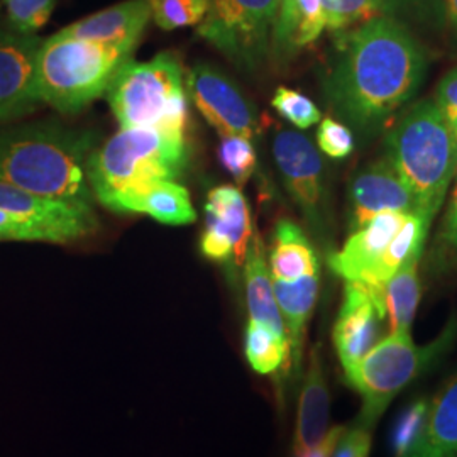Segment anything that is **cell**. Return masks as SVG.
<instances>
[{
    "label": "cell",
    "mask_w": 457,
    "mask_h": 457,
    "mask_svg": "<svg viewBox=\"0 0 457 457\" xmlns=\"http://www.w3.org/2000/svg\"><path fill=\"white\" fill-rule=\"evenodd\" d=\"M351 222L358 228L385 212L417 213L419 204L388 160H378L361 168L349 187Z\"/></svg>",
    "instance_id": "cell-14"
},
{
    "label": "cell",
    "mask_w": 457,
    "mask_h": 457,
    "mask_svg": "<svg viewBox=\"0 0 457 457\" xmlns=\"http://www.w3.org/2000/svg\"><path fill=\"white\" fill-rule=\"evenodd\" d=\"M219 160L237 185H245L256 170V149L245 136H226L219 146Z\"/></svg>",
    "instance_id": "cell-29"
},
{
    "label": "cell",
    "mask_w": 457,
    "mask_h": 457,
    "mask_svg": "<svg viewBox=\"0 0 457 457\" xmlns=\"http://www.w3.org/2000/svg\"><path fill=\"white\" fill-rule=\"evenodd\" d=\"M279 0H209L198 34L241 70L262 65L273 43Z\"/></svg>",
    "instance_id": "cell-8"
},
{
    "label": "cell",
    "mask_w": 457,
    "mask_h": 457,
    "mask_svg": "<svg viewBox=\"0 0 457 457\" xmlns=\"http://www.w3.org/2000/svg\"><path fill=\"white\" fill-rule=\"evenodd\" d=\"M107 94L120 128H151L185 137L188 104L183 90V68L171 53L145 63L120 66Z\"/></svg>",
    "instance_id": "cell-6"
},
{
    "label": "cell",
    "mask_w": 457,
    "mask_h": 457,
    "mask_svg": "<svg viewBox=\"0 0 457 457\" xmlns=\"http://www.w3.org/2000/svg\"><path fill=\"white\" fill-rule=\"evenodd\" d=\"M436 104L439 105L442 114L449 115L457 112V68L444 75L436 88Z\"/></svg>",
    "instance_id": "cell-36"
},
{
    "label": "cell",
    "mask_w": 457,
    "mask_h": 457,
    "mask_svg": "<svg viewBox=\"0 0 457 457\" xmlns=\"http://www.w3.org/2000/svg\"><path fill=\"white\" fill-rule=\"evenodd\" d=\"M245 353L251 368L260 375H277L279 370L290 368L288 337L253 319L245 327Z\"/></svg>",
    "instance_id": "cell-25"
},
{
    "label": "cell",
    "mask_w": 457,
    "mask_h": 457,
    "mask_svg": "<svg viewBox=\"0 0 457 457\" xmlns=\"http://www.w3.org/2000/svg\"><path fill=\"white\" fill-rule=\"evenodd\" d=\"M43 39L19 34L0 24V120H12L36 111L37 53Z\"/></svg>",
    "instance_id": "cell-13"
},
{
    "label": "cell",
    "mask_w": 457,
    "mask_h": 457,
    "mask_svg": "<svg viewBox=\"0 0 457 457\" xmlns=\"http://www.w3.org/2000/svg\"><path fill=\"white\" fill-rule=\"evenodd\" d=\"M132 49L104 45L66 34L41 43L37 53V92L43 104L73 114L102 97Z\"/></svg>",
    "instance_id": "cell-5"
},
{
    "label": "cell",
    "mask_w": 457,
    "mask_h": 457,
    "mask_svg": "<svg viewBox=\"0 0 457 457\" xmlns=\"http://www.w3.org/2000/svg\"><path fill=\"white\" fill-rule=\"evenodd\" d=\"M328 407L330 398L324 361L319 354V349L315 347L312 351L309 368L298 398L294 439L295 457L311 451L313 445L324 439L328 430Z\"/></svg>",
    "instance_id": "cell-18"
},
{
    "label": "cell",
    "mask_w": 457,
    "mask_h": 457,
    "mask_svg": "<svg viewBox=\"0 0 457 457\" xmlns=\"http://www.w3.org/2000/svg\"><path fill=\"white\" fill-rule=\"evenodd\" d=\"M385 317L386 313L364 285L345 281L343 307L334 326V345L344 371L373 349Z\"/></svg>",
    "instance_id": "cell-15"
},
{
    "label": "cell",
    "mask_w": 457,
    "mask_h": 457,
    "mask_svg": "<svg viewBox=\"0 0 457 457\" xmlns=\"http://www.w3.org/2000/svg\"><path fill=\"white\" fill-rule=\"evenodd\" d=\"M251 237V212L243 192L230 185L215 187L205 204V226L200 239L204 256L217 262L245 264Z\"/></svg>",
    "instance_id": "cell-11"
},
{
    "label": "cell",
    "mask_w": 457,
    "mask_h": 457,
    "mask_svg": "<svg viewBox=\"0 0 457 457\" xmlns=\"http://www.w3.org/2000/svg\"><path fill=\"white\" fill-rule=\"evenodd\" d=\"M453 336V330H447L434 343L420 347L413 343L411 332H392L376 343L356 366L344 371L347 383L362 398L356 424L373 430L393 398L407 388L430 362L437 361L449 347Z\"/></svg>",
    "instance_id": "cell-7"
},
{
    "label": "cell",
    "mask_w": 457,
    "mask_h": 457,
    "mask_svg": "<svg viewBox=\"0 0 457 457\" xmlns=\"http://www.w3.org/2000/svg\"><path fill=\"white\" fill-rule=\"evenodd\" d=\"M344 430H345V427H343V425L328 428L322 441L319 442L317 445H313L311 451H307L302 456L296 457H332L337 444H339L341 437H343Z\"/></svg>",
    "instance_id": "cell-37"
},
{
    "label": "cell",
    "mask_w": 457,
    "mask_h": 457,
    "mask_svg": "<svg viewBox=\"0 0 457 457\" xmlns=\"http://www.w3.org/2000/svg\"><path fill=\"white\" fill-rule=\"evenodd\" d=\"M425 2H428V0H383L388 16H393L396 12H403L407 9H415Z\"/></svg>",
    "instance_id": "cell-38"
},
{
    "label": "cell",
    "mask_w": 457,
    "mask_h": 457,
    "mask_svg": "<svg viewBox=\"0 0 457 457\" xmlns=\"http://www.w3.org/2000/svg\"><path fill=\"white\" fill-rule=\"evenodd\" d=\"M371 428L354 424L344 430L332 457H368L371 451Z\"/></svg>",
    "instance_id": "cell-35"
},
{
    "label": "cell",
    "mask_w": 457,
    "mask_h": 457,
    "mask_svg": "<svg viewBox=\"0 0 457 457\" xmlns=\"http://www.w3.org/2000/svg\"><path fill=\"white\" fill-rule=\"evenodd\" d=\"M85 134L39 122L0 131V181L33 195L92 209Z\"/></svg>",
    "instance_id": "cell-2"
},
{
    "label": "cell",
    "mask_w": 457,
    "mask_h": 457,
    "mask_svg": "<svg viewBox=\"0 0 457 457\" xmlns=\"http://www.w3.org/2000/svg\"><path fill=\"white\" fill-rule=\"evenodd\" d=\"M207 9L209 0H151V17L164 31L200 24Z\"/></svg>",
    "instance_id": "cell-27"
},
{
    "label": "cell",
    "mask_w": 457,
    "mask_h": 457,
    "mask_svg": "<svg viewBox=\"0 0 457 457\" xmlns=\"http://www.w3.org/2000/svg\"><path fill=\"white\" fill-rule=\"evenodd\" d=\"M326 11L322 0H296L295 49L309 46L326 29Z\"/></svg>",
    "instance_id": "cell-32"
},
{
    "label": "cell",
    "mask_w": 457,
    "mask_h": 457,
    "mask_svg": "<svg viewBox=\"0 0 457 457\" xmlns=\"http://www.w3.org/2000/svg\"><path fill=\"white\" fill-rule=\"evenodd\" d=\"M273 156L287 192L303 219L317 232L324 230V164L311 139L302 132L278 131Z\"/></svg>",
    "instance_id": "cell-9"
},
{
    "label": "cell",
    "mask_w": 457,
    "mask_h": 457,
    "mask_svg": "<svg viewBox=\"0 0 457 457\" xmlns=\"http://www.w3.org/2000/svg\"><path fill=\"white\" fill-rule=\"evenodd\" d=\"M319 285V275L300 278L296 281L273 279L278 309L283 317L290 343V368L294 370L295 378H298L302 371L307 324L317 303Z\"/></svg>",
    "instance_id": "cell-20"
},
{
    "label": "cell",
    "mask_w": 457,
    "mask_h": 457,
    "mask_svg": "<svg viewBox=\"0 0 457 457\" xmlns=\"http://www.w3.org/2000/svg\"><path fill=\"white\" fill-rule=\"evenodd\" d=\"M324 11L327 28L334 33H343L353 26L386 14L383 0H330Z\"/></svg>",
    "instance_id": "cell-26"
},
{
    "label": "cell",
    "mask_w": 457,
    "mask_h": 457,
    "mask_svg": "<svg viewBox=\"0 0 457 457\" xmlns=\"http://www.w3.org/2000/svg\"><path fill=\"white\" fill-rule=\"evenodd\" d=\"M422 253L413 254L400 266L385 287V312L392 332H411V324L420 302V268Z\"/></svg>",
    "instance_id": "cell-24"
},
{
    "label": "cell",
    "mask_w": 457,
    "mask_h": 457,
    "mask_svg": "<svg viewBox=\"0 0 457 457\" xmlns=\"http://www.w3.org/2000/svg\"><path fill=\"white\" fill-rule=\"evenodd\" d=\"M326 80L332 111L361 134L378 132L417 96L427 56L409 28L379 16L344 33Z\"/></svg>",
    "instance_id": "cell-1"
},
{
    "label": "cell",
    "mask_w": 457,
    "mask_h": 457,
    "mask_svg": "<svg viewBox=\"0 0 457 457\" xmlns=\"http://www.w3.org/2000/svg\"><path fill=\"white\" fill-rule=\"evenodd\" d=\"M188 94L198 112L220 137L245 136L253 139L258 132V115L243 92L217 68L205 63L188 71Z\"/></svg>",
    "instance_id": "cell-10"
},
{
    "label": "cell",
    "mask_w": 457,
    "mask_h": 457,
    "mask_svg": "<svg viewBox=\"0 0 457 457\" xmlns=\"http://www.w3.org/2000/svg\"><path fill=\"white\" fill-rule=\"evenodd\" d=\"M432 264L444 271L457 264V173L453 180V192L432 245Z\"/></svg>",
    "instance_id": "cell-30"
},
{
    "label": "cell",
    "mask_w": 457,
    "mask_h": 457,
    "mask_svg": "<svg viewBox=\"0 0 457 457\" xmlns=\"http://www.w3.org/2000/svg\"><path fill=\"white\" fill-rule=\"evenodd\" d=\"M409 213L385 212L356 228L343 247L328 256L330 270L344 281L366 283Z\"/></svg>",
    "instance_id": "cell-16"
},
{
    "label": "cell",
    "mask_w": 457,
    "mask_h": 457,
    "mask_svg": "<svg viewBox=\"0 0 457 457\" xmlns=\"http://www.w3.org/2000/svg\"><path fill=\"white\" fill-rule=\"evenodd\" d=\"M317 145L328 158L344 160L354 149V136L343 122L326 117L317 131Z\"/></svg>",
    "instance_id": "cell-33"
},
{
    "label": "cell",
    "mask_w": 457,
    "mask_h": 457,
    "mask_svg": "<svg viewBox=\"0 0 457 457\" xmlns=\"http://www.w3.org/2000/svg\"><path fill=\"white\" fill-rule=\"evenodd\" d=\"M270 273L278 281H296L300 278L320 275L317 253L309 237L292 220L277 224L270 253Z\"/></svg>",
    "instance_id": "cell-23"
},
{
    "label": "cell",
    "mask_w": 457,
    "mask_h": 457,
    "mask_svg": "<svg viewBox=\"0 0 457 457\" xmlns=\"http://www.w3.org/2000/svg\"><path fill=\"white\" fill-rule=\"evenodd\" d=\"M441 4L445 22L457 37V0H441Z\"/></svg>",
    "instance_id": "cell-39"
},
{
    "label": "cell",
    "mask_w": 457,
    "mask_h": 457,
    "mask_svg": "<svg viewBox=\"0 0 457 457\" xmlns=\"http://www.w3.org/2000/svg\"><path fill=\"white\" fill-rule=\"evenodd\" d=\"M112 212L146 213L168 226H187L196 220L188 190L175 180L153 181L120 196Z\"/></svg>",
    "instance_id": "cell-19"
},
{
    "label": "cell",
    "mask_w": 457,
    "mask_h": 457,
    "mask_svg": "<svg viewBox=\"0 0 457 457\" xmlns=\"http://www.w3.org/2000/svg\"><path fill=\"white\" fill-rule=\"evenodd\" d=\"M7 24L19 34L34 36L48 24L56 0H2Z\"/></svg>",
    "instance_id": "cell-28"
},
{
    "label": "cell",
    "mask_w": 457,
    "mask_h": 457,
    "mask_svg": "<svg viewBox=\"0 0 457 457\" xmlns=\"http://www.w3.org/2000/svg\"><path fill=\"white\" fill-rule=\"evenodd\" d=\"M245 302L249 317L273 328L279 336H287L283 317L278 309L273 278L264 256V245L258 234H253L245 260Z\"/></svg>",
    "instance_id": "cell-22"
},
{
    "label": "cell",
    "mask_w": 457,
    "mask_h": 457,
    "mask_svg": "<svg viewBox=\"0 0 457 457\" xmlns=\"http://www.w3.org/2000/svg\"><path fill=\"white\" fill-rule=\"evenodd\" d=\"M0 211L39 228L51 245L75 243L98 228L94 209L33 195L5 181H0Z\"/></svg>",
    "instance_id": "cell-12"
},
{
    "label": "cell",
    "mask_w": 457,
    "mask_h": 457,
    "mask_svg": "<svg viewBox=\"0 0 457 457\" xmlns=\"http://www.w3.org/2000/svg\"><path fill=\"white\" fill-rule=\"evenodd\" d=\"M188 163L185 137L151 128H120L90 153L87 177L102 205L112 211L120 196L153 181L180 179Z\"/></svg>",
    "instance_id": "cell-4"
},
{
    "label": "cell",
    "mask_w": 457,
    "mask_h": 457,
    "mask_svg": "<svg viewBox=\"0 0 457 457\" xmlns=\"http://www.w3.org/2000/svg\"><path fill=\"white\" fill-rule=\"evenodd\" d=\"M445 117V120H447V124H449V128H451V132H453V136H454V139H456L457 143V112H453V114L444 115Z\"/></svg>",
    "instance_id": "cell-40"
},
{
    "label": "cell",
    "mask_w": 457,
    "mask_h": 457,
    "mask_svg": "<svg viewBox=\"0 0 457 457\" xmlns=\"http://www.w3.org/2000/svg\"><path fill=\"white\" fill-rule=\"evenodd\" d=\"M151 19V0H126L94 16L70 24L63 31L75 37L132 49Z\"/></svg>",
    "instance_id": "cell-17"
},
{
    "label": "cell",
    "mask_w": 457,
    "mask_h": 457,
    "mask_svg": "<svg viewBox=\"0 0 457 457\" xmlns=\"http://www.w3.org/2000/svg\"><path fill=\"white\" fill-rule=\"evenodd\" d=\"M427 411H428V403L425 400H419L402 413V417L395 425V432H393L395 457L405 454L411 447V444L419 437V434L424 427Z\"/></svg>",
    "instance_id": "cell-34"
},
{
    "label": "cell",
    "mask_w": 457,
    "mask_h": 457,
    "mask_svg": "<svg viewBox=\"0 0 457 457\" xmlns=\"http://www.w3.org/2000/svg\"><path fill=\"white\" fill-rule=\"evenodd\" d=\"M386 160L432 224L457 173V143L434 98L413 104L385 139Z\"/></svg>",
    "instance_id": "cell-3"
},
{
    "label": "cell",
    "mask_w": 457,
    "mask_h": 457,
    "mask_svg": "<svg viewBox=\"0 0 457 457\" xmlns=\"http://www.w3.org/2000/svg\"><path fill=\"white\" fill-rule=\"evenodd\" d=\"M271 105L275 107L278 114L298 129H309L322 119L320 111L311 98L287 87H278L271 98Z\"/></svg>",
    "instance_id": "cell-31"
},
{
    "label": "cell",
    "mask_w": 457,
    "mask_h": 457,
    "mask_svg": "<svg viewBox=\"0 0 457 457\" xmlns=\"http://www.w3.org/2000/svg\"><path fill=\"white\" fill-rule=\"evenodd\" d=\"M398 457H457V373L428 403L419 437Z\"/></svg>",
    "instance_id": "cell-21"
}]
</instances>
